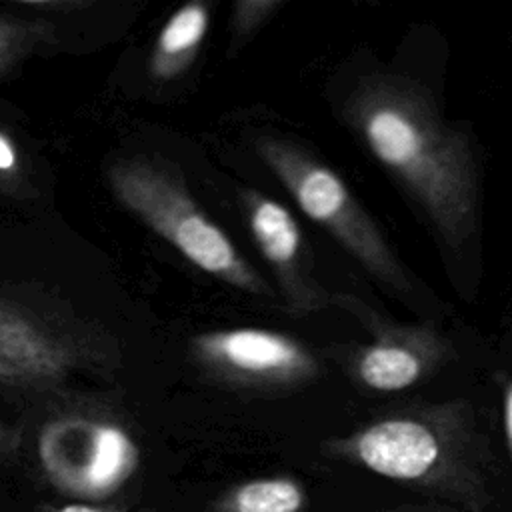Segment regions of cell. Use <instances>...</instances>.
<instances>
[{
    "mask_svg": "<svg viewBox=\"0 0 512 512\" xmlns=\"http://www.w3.org/2000/svg\"><path fill=\"white\" fill-rule=\"evenodd\" d=\"M346 116L372 156L402 184L438 236L460 248L478 222V170L466 134L418 86L390 76L362 82Z\"/></svg>",
    "mask_w": 512,
    "mask_h": 512,
    "instance_id": "6da1fadb",
    "label": "cell"
},
{
    "mask_svg": "<svg viewBox=\"0 0 512 512\" xmlns=\"http://www.w3.org/2000/svg\"><path fill=\"white\" fill-rule=\"evenodd\" d=\"M106 180L114 198L192 266L236 290L272 294L168 160L148 154L120 156L106 168Z\"/></svg>",
    "mask_w": 512,
    "mask_h": 512,
    "instance_id": "7a4b0ae2",
    "label": "cell"
},
{
    "mask_svg": "<svg viewBox=\"0 0 512 512\" xmlns=\"http://www.w3.org/2000/svg\"><path fill=\"white\" fill-rule=\"evenodd\" d=\"M112 358L108 340L66 306L0 284V388L54 394L78 374L108 370Z\"/></svg>",
    "mask_w": 512,
    "mask_h": 512,
    "instance_id": "3957f363",
    "label": "cell"
},
{
    "mask_svg": "<svg viewBox=\"0 0 512 512\" xmlns=\"http://www.w3.org/2000/svg\"><path fill=\"white\" fill-rule=\"evenodd\" d=\"M326 454L362 466L388 480L430 490L468 512H488L480 474L470 466L446 424L422 414L374 420L348 436L332 438Z\"/></svg>",
    "mask_w": 512,
    "mask_h": 512,
    "instance_id": "277c9868",
    "label": "cell"
},
{
    "mask_svg": "<svg viewBox=\"0 0 512 512\" xmlns=\"http://www.w3.org/2000/svg\"><path fill=\"white\" fill-rule=\"evenodd\" d=\"M256 152L298 208L322 226L352 258L392 288L400 290L406 286V276L386 238L330 166L292 140L278 136L258 138Z\"/></svg>",
    "mask_w": 512,
    "mask_h": 512,
    "instance_id": "5b68a950",
    "label": "cell"
},
{
    "mask_svg": "<svg viewBox=\"0 0 512 512\" xmlns=\"http://www.w3.org/2000/svg\"><path fill=\"white\" fill-rule=\"evenodd\" d=\"M38 458L54 484L98 494L134 470L138 446L112 412L100 406H72L42 424Z\"/></svg>",
    "mask_w": 512,
    "mask_h": 512,
    "instance_id": "8992f818",
    "label": "cell"
},
{
    "mask_svg": "<svg viewBox=\"0 0 512 512\" xmlns=\"http://www.w3.org/2000/svg\"><path fill=\"white\" fill-rule=\"evenodd\" d=\"M190 356L208 378L260 392L294 388L320 372L316 356L300 340L256 326L200 332L190 340Z\"/></svg>",
    "mask_w": 512,
    "mask_h": 512,
    "instance_id": "52a82bcc",
    "label": "cell"
},
{
    "mask_svg": "<svg viewBox=\"0 0 512 512\" xmlns=\"http://www.w3.org/2000/svg\"><path fill=\"white\" fill-rule=\"evenodd\" d=\"M240 204L254 246L274 274L290 312L302 316L324 308L328 296L312 274L304 236L292 212L258 190H242Z\"/></svg>",
    "mask_w": 512,
    "mask_h": 512,
    "instance_id": "ba28073f",
    "label": "cell"
},
{
    "mask_svg": "<svg viewBox=\"0 0 512 512\" xmlns=\"http://www.w3.org/2000/svg\"><path fill=\"white\" fill-rule=\"evenodd\" d=\"M376 340L358 348L354 376L370 390L398 392L414 386L444 360L446 344L426 328L374 326Z\"/></svg>",
    "mask_w": 512,
    "mask_h": 512,
    "instance_id": "9c48e42d",
    "label": "cell"
},
{
    "mask_svg": "<svg viewBox=\"0 0 512 512\" xmlns=\"http://www.w3.org/2000/svg\"><path fill=\"white\" fill-rule=\"evenodd\" d=\"M210 26V8L204 2H188L174 10L160 28L148 72L158 82H172L190 70Z\"/></svg>",
    "mask_w": 512,
    "mask_h": 512,
    "instance_id": "30bf717a",
    "label": "cell"
},
{
    "mask_svg": "<svg viewBox=\"0 0 512 512\" xmlns=\"http://www.w3.org/2000/svg\"><path fill=\"white\" fill-rule=\"evenodd\" d=\"M304 486L290 476L252 478L228 488L214 504V512H302Z\"/></svg>",
    "mask_w": 512,
    "mask_h": 512,
    "instance_id": "8fae6325",
    "label": "cell"
},
{
    "mask_svg": "<svg viewBox=\"0 0 512 512\" xmlns=\"http://www.w3.org/2000/svg\"><path fill=\"white\" fill-rule=\"evenodd\" d=\"M54 38V26L44 18L0 14V78L36 54Z\"/></svg>",
    "mask_w": 512,
    "mask_h": 512,
    "instance_id": "7c38bea8",
    "label": "cell"
},
{
    "mask_svg": "<svg viewBox=\"0 0 512 512\" xmlns=\"http://www.w3.org/2000/svg\"><path fill=\"white\" fill-rule=\"evenodd\" d=\"M0 192L24 198L30 192L26 156L8 128L0 124Z\"/></svg>",
    "mask_w": 512,
    "mask_h": 512,
    "instance_id": "4fadbf2b",
    "label": "cell"
},
{
    "mask_svg": "<svg viewBox=\"0 0 512 512\" xmlns=\"http://www.w3.org/2000/svg\"><path fill=\"white\" fill-rule=\"evenodd\" d=\"M282 6V0H238L230 20L234 46L248 42Z\"/></svg>",
    "mask_w": 512,
    "mask_h": 512,
    "instance_id": "5bb4252c",
    "label": "cell"
},
{
    "mask_svg": "<svg viewBox=\"0 0 512 512\" xmlns=\"http://www.w3.org/2000/svg\"><path fill=\"white\" fill-rule=\"evenodd\" d=\"M22 10H28L32 16H54L74 10H82L88 4L82 0H18L14 2Z\"/></svg>",
    "mask_w": 512,
    "mask_h": 512,
    "instance_id": "9a60e30c",
    "label": "cell"
},
{
    "mask_svg": "<svg viewBox=\"0 0 512 512\" xmlns=\"http://www.w3.org/2000/svg\"><path fill=\"white\" fill-rule=\"evenodd\" d=\"M22 446V434L18 428L0 420V462H10L18 456Z\"/></svg>",
    "mask_w": 512,
    "mask_h": 512,
    "instance_id": "2e32d148",
    "label": "cell"
},
{
    "mask_svg": "<svg viewBox=\"0 0 512 512\" xmlns=\"http://www.w3.org/2000/svg\"><path fill=\"white\" fill-rule=\"evenodd\" d=\"M502 420H504V440L506 450L512 460V380L506 384L504 390V408H502Z\"/></svg>",
    "mask_w": 512,
    "mask_h": 512,
    "instance_id": "e0dca14e",
    "label": "cell"
},
{
    "mask_svg": "<svg viewBox=\"0 0 512 512\" xmlns=\"http://www.w3.org/2000/svg\"><path fill=\"white\" fill-rule=\"evenodd\" d=\"M44 512H116L112 508H106V506H96V504H62V506H52V508H46Z\"/></svg>",
    "mask_w": 512,
    "mask_h": 512,
    "instance_id": "ac0fdd59",
    "label": "cell"
}]
</instances>
